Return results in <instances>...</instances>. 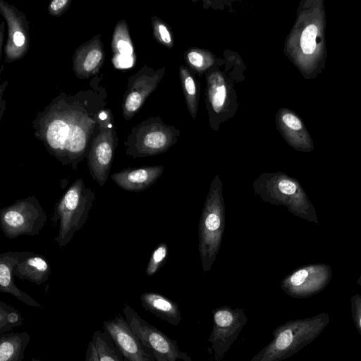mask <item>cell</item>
Wrapping results in <instances>:
<instances>
[{
    "label": "cell",
    "mask_w": 361,
    "mask_h": 361,
    "mask_svg": "<svg viewBox=\"0 0 361 361\" xmlns=\"http://www.w3.org/2000/svg\"><path fill=\"white\" fill-rule=\"evenodd\" d=\"M330 322L326 312L289 320L272 332L273 339L250 361H282L310 344L323 332Z\"/></svg>",
    "instance_id": "1"
},
{
    "label": "cell",
    "mask_w": 361,
    "mask_h": 361,
    "mask_svg": "<svg viewBox=\"0 0 361 361\" xmlns=\"http://www.w3.org/2000/svg\"><path fill=\"white\" fill-rule=\"evenodd\" d=\"M252 186L255 195L262 201L285 206L295 216L319 224L315 207L297 179L281 171L266 172L253 182Z\"/></svg>",
    "instance_id": "2"
},
{
    "label": "cell",
    "mask_w": 361,
    "mask_h": 361,
    "mask_svg": "<svg viewBox=\"0 0 361 361\" xmlns=\"http://www.w3.org/2000/svg\"><path fill=\"white\" fill-rule=\"evenodd\" d=\"M94 200V192L78 178L56 203L51 219L54 225L59 224L54 240L60 248L66 246L85 224Z\"/></svg>",
    "instance_id": "3"
},
{
    "label": "cell",
    "mask_w": 361,
    "mask_h": 361,
    "mask_svg": "<svg viewBox=\"0 0 361 361\" xmlns=\"http://www.w3.org/2000/svg\"><path fill=\"white\" fill-rule=\"evenodd\" d=\"M222 182L216 175L206 197L199 224V252L202 267L209 271L219 252L225 225Z\"/></svg>",
    "instance_id": "4"
},
{
    "label": "cell",
    "mask_w": 361,
    "mask_h": 361,
    "mask_svg": "<svg viewBox=\"0 0 361 361\" xmlns=\"http://www.w3.org/2000/svg\"><path fill=\"white\" fill-rule=\"evenodd\" d=\"M47 219L46 212L35 195L17 200L0 210V226L4 235L9 239L24 235H38Z\"/></svg>",
    "instance_id": "5"
},
{
    "label": "cell",
    "mask_w": 361,
    "mask_h": 361,
    "mask_svg": "<svg viewBox=\"0 0 361 361\" xmlns=\"http://www.w3.org/2000/svg\"><path fill=\"white\" fill-rule=\"evenodd\" d=\"M205 101L209 123L214 130L234 116L238 106L233 78L221 71L217 63L207 73Z\"/></svg>",
    "instance_id": "6"
},
{
    "label": "cell",
    "mask_w": 361,
    "mask_h": 361,
    "mask_svg": "<svg viewBox=\"0 0 361 361\" xmlns=\"http://www.w3.org/2000/svg\"><path fill=\"white\" fill-rule=\"evenodd\" d=\"M123 312L133 333L152 351L156 361L192 360L188 353L180 350L177 341L143 319L130 306L126 305Z\"/></svg>",
    "instance_id": "7"
},
{
    "label": "cell",
    "mask_w": 361,
    "mask_h": 361,
    "mask_svg": "<svg viewBox=\"0 0 361 361\" xmlns=\"http://www.w3.org/2000/svg\"><path fill=\"white\" fill-rule=\"evenodd\" d=\"M213 325L208 341L214 360L221 361L247 322L244 309L221 306L212 310Z\"/></svg>",
    "instance_id": "8"
},
{
    "label": "cell",
    "mask_w": 361,
    "mask_h": 361,
    "mask_svg": "<svg viewBox=\"0 0 361 361\" xmlns=\"http://www.w3.org/2000/svg\"><path fill=\"white\" fill-rule=\"evenodd\" d=\"M180 130L160 118L146 123L129 143L127 154L134 158L154 156L166 152L178 142Z\"/></svg>",
    "instance_id": "9"
},
{
    "label": "cell",
    "mask_w": 361,
    "mask_h": 361,
    "mask_svg": "<svg viewBox=\"0 0 361 361\" xmlns=\"http://www.w3.org/2000/svg\"><path fill=\"white\" fill-rule=\"evenodd\" d=\"M332 277L331 267L324 263H314L298 268L281 281L282 290L289 296L307 298L322 292Z\"/></svg>",
    "instance_id": "10"
},
{
    "label": "cell",
    "mask_w": 361,
    "mask_h": 361,
    "mask_svg": "<svg viewBox=\"0 0 361 361\" xmlns=\"http://www.w3.org/2000/svg\"><path fill=\"white\" fill-rule=\"evenodd\" d=\"M103 330L109 334L124 361H156L152 351L142 343L121 314L104 321Z\"/></svg>",
    "instance_id": "11"
},
{
    "label": "cell",
    "mask_w": 361,
    "mask_h": 361,
    "mask_svg": "<svg viewBox=\"0 0 361 361\" xmlns=\"http://www.w3.org/2000/svg\"><path fill=\"white\" fill-rule=\"evenodd\" d=\"M114 142L111 135L103 133L92 143L87 157L89 172L99 186L106 183L114 158Z\"/></svg>",
    "instance_id": "12"
},
{
    "label": "cell",
    "mask_w": 361,
    "mask_h": 361,
    "mask_svg": "<svg viewBox=\"0 0 361 361\" xmlns=\"http://www.w3.org/2000/svg\"><path fill=\"white\" fill-rule=\"evenodd\" d=\"M163 166L128 168L111 176L121 189L129 192H142L148 189L162 175Z\"/></svg>",
    "instance_id": "13"
},
{
    "label": "cell",
    "mask_w": 361,
    "mask_h": 361,
    "mask_svg": "<svg viewBox=\"0 0 361 361\" xmlns=\"http://www.w3.org/2000/svg\"><path fill=\"white\" fill-rule=\"evenodd\" d=\"M21 253L8 251L0 254V292L9 293L29 306L42 307L39 302L15 284L13 270L19 262Z\"/></svg>",
    "instance_id": "14"
},
{
    "label": "cell",
    "mask_w": 361,
    "mask_h": 361,
    "mask_svg": "<svg viewBox=\"0 0 361 361\" xmlns=\"http://www.w3.org/2000/svg\"><path fill=\"white\" fill-rule=\"evenodd\" d=\"M51 267L42 255L23 251L18 263L14 268V276L37 285L45 283L51 275Z\"/></svg>",
    "instance_id": "15"
},
{
    "label": "cell",
    "mask_w": 361,
    "mask_h": 361,
    "mask_svg": "<svg viewBox=\"0 0 361 361\" xmlns=\"http://www.w3.org/2000/svg\"><path fill=\"white\" fill-rule=\"evenodd\" d=\"M141 305L146 310L161 319L177 326L182 319L178 305L157 293L145 292L141 294Z\"/></svg>",
    "instance_id": "16"
},
{
    "label": "cell",
    "mask_w": 361,
    "mask_h": 361,
    "mask_svg": "<svg viewBox=\"0 0 361 361\" xmlns=\"http://www.w3.org/2000/svg\"><path fill=\"white\" fill-rule=\"evenodd\" d=\"M30 340L27 332H7L0 334V361H23Z\"/></svg>",
    "instance_id": "17"
},
{
    "label": "cell",
    "mask_w": 361,
    "mask_h": 361,
    "mask_svg": "<svg viewBox=\"0 0 361 361\" xmlns=\"http://www.w3.org/2000/svg\"><path fill=\"white\" fill-rule=\"evenodd\" d=\"M165 68H161L156 72L151 71L144 78L139 91H133L127 97L125 102L126 113L133 114L141 106L145 98L155 89L162 78Z\"/></svg>",
    "instance_id": "18"
},
{
    "label": "cell",
    "mask_w": 361,
    "mask_h": 361,
    "mask_svg": "<svg viewBox=\"0 0 361 361\" xmlns=\"http://www.w3.org/2000/svg\"><path fill=\"white\" fill-rule=\"evenodd\" d=\"M179 75L188 110L195 119L198 109L200 85L193 73L185 66H180Z\"/></svg>",
    "instance_id": "19"
},
{
    "label": "cell",
    "mask_w": 361,
    "mask_h": 361,
    "mask_svg": "<svg viewBox=\"0 0 361 361\" xmlns=\"http://www.w3.org/2000/svg\"><path fill=\"white\" fill-rule=\"evenodd\" d=\"M184 59L188 66L199 75L207 73L216 63V59L212 51L200 48L188 49Z\"/></svg>",
    "instance_id": "20"
},
{
    "label": "cell",
    "mask_w": 361,
    "mask_h": 361,
    "mask_svg": "<svg viewBox=\"0 0 361 361\" xmlns=\"http://www.w3.org/2000/svg\"><path fill=\"white\" fill-rule=\"evenodd\" d=\"M91 341L96 348L99 361H124L118 349L106 331H94Z\"/></svg>",
    "instance_id": "21"
},
{
    "label": "cell",
    "mask_w": 361,
    "mask_h": 361,
    "mask_svg": "<svg viewBox=\"0 0 361 361\" xmlns=\"http://www.w3.org/2000/svg\"><path fill=\"white\" fill-rule=\"evenodd\" d=\"M23 324L18 310L4 301H0V334L10 332L13 328Z\"/></svg>",
    "instance_id": "22"
},
{
    "label": "cell",
    "mask_w": 361,
    "mask_h": 361,
    "mask_svg": "<svg viewBox=\"0 0 361 361\" xmlns=\"http://www.w3.org/2000/svg\"><path fill=\"white\" fill-rule=\"evenodd\" d=\"M102 59V51L97 47L89 48L82 54L79 61V68L81 71L89 73L93 71L100 63Z\"/></svg>",
    "instance_id": "23"
},
{
    "label": "cell",
    "mask_w": 361,
    "mask_h": 361,
    "mask_svg": "<svg viewBox=\"0 0 361 361\" xmlns=\"http://www.w3.org/2000/svg\"><path fill=\"white\" fill-rule=\"evenodd\" d=\"M167 255V244L165 243L159 244L152 253L146 268V274L149 276H154L164 264Z\"/></svg>",
    "instance_id": "24"
},
{
    "label": "cell",
    "mask_w": 361,
    "mask_h": 361,
    "mask_svg": "<svg viewBox=\"0 0 361 361\" xmlns=\"http://www.w3.org/2000/svg\"><path fill=\"white\" fill-rule=\"evenodd\" d=\"M154 37L164 47L171 49L173 47V33L170 27L161 20L154 18L152 20Z\"/></svg>",
    "instance_id": "25"
},
{
    "label": "cell",
    "mask_w": 361,
    "mask_h": 361,
    "mask_svg": "<svg viewBox=\"0 0 361 361\" xmlns=\"http://www.w3.org/2000/svg\"><path fill=\"white\" fill-rule=\"evenodd\" d=\"M317 34V28L313 24L308 25L302 31L300 39V46L304 54H311L314 51Z\"/></svg>",
    "instance_id": "26"
},
{
    "label": "cell",
    "mask_w": 361,
    "mask_h": 361,
    "mask_svg": "<svg viewBox=\"0 0 361 361\" xmlns=\"http://www.w3.org/2000/svg\"><path fill=\"white\" fill-rule=\"evenodd\" d=\"M350 312L355 326L361 336V295L355 294L351 297Z\"/></svg>",
    "instance_id": "27"
},
{
    "label": "cell",
    "mask_w": 361,
    "mask_h": 361,
    "mask_svg": "<svg viewBox=\"0 0 361 361\" xmlns=\"http://www.w3.org/2000/svg\"><path fill=\"white\" fill-rule=\"evenodd\" d=\"M117 49L121 54L129 56L132 54V47L128 39H120L117 42Z\"/></svg>",
    "instance_id": "28"
},
{
    "label": "cell",
    "mask_w": 361,
    "mask_h": 361,
    "mask_svg": "<svg viewBox=\"0 0 361 361\" xmlns=\"http://www.w3.org/2000/svg\"><path fill=\"white\" fill-rule=\"evenodd\" d=\"M85 361H99L96 348L92 341L88 343Z\"/></svg>",
    "instance_id": "29"
},
{
    "label": "cell",
    "mask_w": 361,
    "mask_h": 361,
    "mask_svg": "<svg viewBox=\"0 0 361 361\" xmlns=\"http://www.w3.org/2000/svg\"><path fill=\"white\" fill-rule=\"evenodd\" d=\"M68 3L67 0H54L50 3L49 11L53 14H57L61 12Z\"/></svg>",
    "instance_id": "30"
},
{
    "label": "cell",
    "mask_w": 361,
    "mask_h": 361,
    "mask_svg": "<svg viewBox=\"0 0 361 361\" xmlns=\"http://www.w3.org/2000/svg\"><path fill=\"white\" fill-rule=\"evenodd\" d=\"M25 41V35L20 31H16L13 35V42L17 47H21Z\"/></svg>",
    "instance_id": "31"
},
{
    "label": "cell",
    "mask_w": 361,
    "mask_h": 361,
    "mask_svg": "<svg viewBox=\"0 0 361 361\" xmlns=\"http://www.w3.org/2000/svg\"><path fill=\"white\" fill-rule=\"evenodd\" d=\"M357 284L361 287V274L360 275L357 280Z\"/></svg>",
    "instance_id": "32"
},
{
    "label": "cell",
    "mask_w": 361,
    "mask_h": 361,
    "mask_svg": "<svg viewBox=\"0 0 361 361\" xmlns=\"http://www.w3.org/2000/svg\"><path fill=\"white\" fill-rule=\"evenodd\" d=\"M31 361H41L39 359L32 358Z\"/></svg>",
    "instance_id": "33"
}]
</instances>
